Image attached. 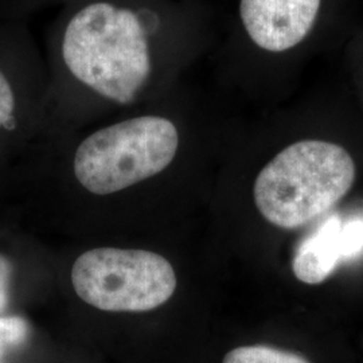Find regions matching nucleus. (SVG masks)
Masks as SVG:
<instances>
[{
  "instance_id": "nucleus-1",
  "label": "nucleus",
  "mask_w": 363,
  "mask_h": 363,
  "mask_svg": "<svg viewBox=\"0 0 363 363\" xmlns=\"http://www.w3.org/2000/svg\"><path fill=\"white\" fill-rule=\"evenodd\" d=\"M213 0H66L46 31L45 108H130L159 100L213 52Z\"/></svg>"
},
{
  "instance_id": "nucleus-2",
  "label": "nucleus",
  "mask_w": 363,
  "mask_h": 363,
  "mask_svg": "<svg viewBox=\"0 0 363 363\" xmlns=\"http://www.w3.org/2000/svg\"><path fill=\"white\" fill-rule=\"evenodd\" d=\"M357 0H229L210 52L213 77L261 91L300 69L347 30Z\"/></svg>"
},
{
  "instance_id": "nucleus-3",
  "label": "nucleus",
  "mask_w": 363,
  "mask_h": 363,
  "mask_svg": "<svg viewBox=\"0 0 363 363\" xmlns=\"http://www.w3.org/2000/svg\"><path fill=\"white\" fill-rule=\"evenodd\" d=\"M358 164L334 139L306 136L284 144L259 169L253 199L274 228L296 230L337 205L354 187Z\"/></svg>"
},
{
  "instance_id": "nucleus-4",
  "label": "nucleus",
  "mask_w": 363,
  "mask_h": 363,
  "mask_svg": "<svg viewBox=\"0 0 363 363\" xmlns=\"http://www.w3.org/2000/svg\"><path fill=\"white\" fill-rule=\"evenodd\" d=\"M183 130L167 109H145L79 139L72 169L89 193L108 195L130 189L169 169L179 157Z\"/></svg>"
},
{
  "instance_id": "nucleus-5",
  "label": "nucleus",
  "mask_w": 363,
  "mask_h": 363,
  "mask_svg": "<svg viewBox=\"0 0 363 363\" xmlns=\"http://www.w3.org/2000/svg\"><path fill=\"white\" fill-rule=\"evenodd\" d=\"M79 298L108 312H145L167 303L178 281L169 259L143 249L96 247L72 268Z\"/></svg>"
},
{
  "instance_id": "nucleus-6",
  "label": "nucleus",
  "mask_w": 363,
  "mask_h": 363,
  "mask_svg": "<svg viewBox=\"0 0 363 363\" xmlns=\"http://www.w3.org/2000/svg\"><path fill=\"white\" fill-rule=\"evenodd\" d=\"M49 73L27 22L0 23V151L21 143L45 108Z\"/></svg>"
},
{
  "instance_id": "nucleus-7",
  "label": "nucleus",
  "mask_w": 363,
  "mask_h": 363,
  "mask_svg": "<svg viewBox=\"0 0 363 363\" xmlns=\"http://www.w3.org/2000/svg\"><path fill=\"white\" fill-rule=\"evenodd\" d=\"M340 229L342 222L337 217L328 218L298 244L292 259V272L298 281L318 286L335 271L337 262L343 257Z\"/></svg>"
},
{
  "instance_id": "nucleus-8",
  "label": "nucleus",
  "mask_w": 363,
  "mask_h": 363,
  "mask_svg": "<svg viewBox=\"0 0 363 363\" xmlns=\"http://www.w3.org/2000/svg\"><path fill=\"white\" fill-rule=\"evenodd\" d=\"M222 363H311L304 355L268 345L240 346L229 351Z\"/></svg>"
},
{
  "instance_id": "nucleus-9",
  "label": "nucleus",
  "mask_w": 363,
  "mask_h": 363,
  "mask_svg": "<svg viewBox=\"0 0 363 363\" xmlns=\"http://www.w3.org/2000/svg\"><path fill=\"white\" fill-rule=\"evenodd\" d=\"M30 335L26 319L16 315L0 316V359L22 346Z\"/></svg>"
},
{
  "instance_id": "nucleus-10",
  "label": "nucleus",
  "mask_w": 363,
  "mask_h": 363,
  "mask_svg": "<svg viewBox=\"0 0 363 363\" xmlns=\"http://www.w3.org/2000/svg\"><path fill=\"white\" fill-rule=\"evenodd\" d=\"M15 274V261L0 250V316L7 315V311L13 303Z\"/></svg>"
},
{
  "instance_id": "nucleus-11",
  "label": "nucleus",
  "mask_w": 363,
  "mask_h": 363,
  "mask_svg": "<svg viewBox=\"0 0 363 363\" xmlns=\"http://www.w3.org/2000/svg\"><path fill=\"white\" fill-rule=\"evenodd\" d=\"M347 70L359 91L363 104V27L357 30L349 40L347 52Z\"/></svg>"
},
{
  "instance_id": "nucleus-12",
  "label": "nucleus",
  "mask_w": 363,
  "mask_h": 363,
  "mask_svg": "<svg viewBox=\"0 0 363 363\" xmlns=\"http://www.w3.org/2000/svg\"><path fill=\"white\" fill-rule=\"evenodd\" d=\"M66 0H22L16 13V22H27L33 15L46 9L58 7Z\"/></svg>"
}]
</instances>
